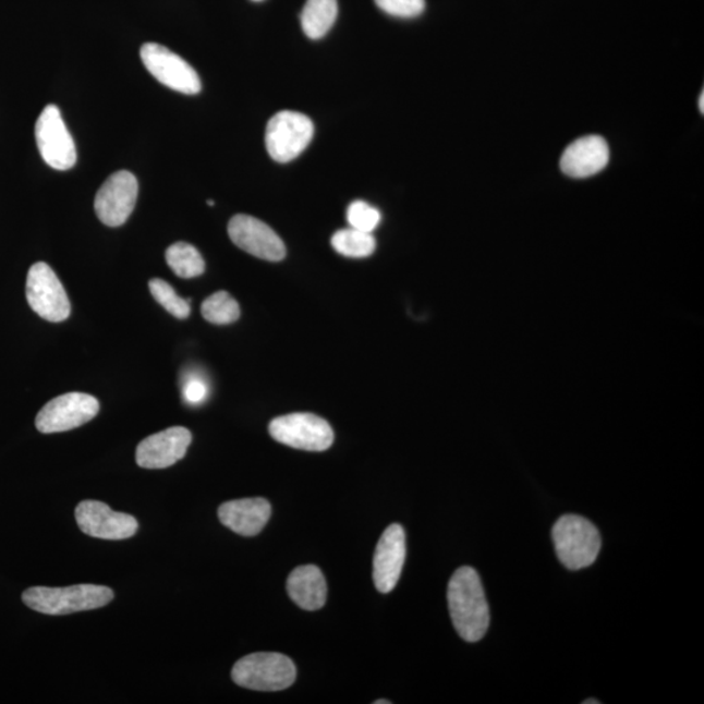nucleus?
Returning <instances> with one entry per match:
<instances>
[{
	"instance_id": "nucleus-1",
	"label": "nucleus",
	"mask_w": 704,
	"mask_h": 704,
	"mask_svg": "<svg viewBox=\"0 0 704 704\" xmlns=\"http://www.w3.org/2000/svg\"><path fill=\"white\" fill-rule=\"evenodd\" d=\"M451 621L462 640L481 641L489 627V607L477 571L463 567L456 571L448 586Z\"/></svg>"
},
{
	"instance_id": "nucleus-2",
	"label": "nucleus",
	"mask_w": 704,
	"mask_h": 704,
	"mask_svg": "<svg viewBox=\"0 0 704 704\" xmlns=\"http://www.w3.org/2000/svg\"><path fill=\"white\" fill-rule=\"evenodd\" d=\"M114 599L112 590L98 584H76L71 587H32L23 594V602L36 612L63 616L108 606Z\"/></svg>"
},
{
	"instance_id": "nucleus-3",
	"label": "nucleus",
	"mask_w": 704,
	"mask_h": 704,
	"mask_svg": "<svg viewBox=\"0 0 704 704\" xmlns=\"http://www.w3.org/2000/svg\"><path fill=\"white\" fill-rule=\"evenodd\" d=\"M553 539L559 560L569 570L591 567L602 548L599 531L586 518L575 514L562 515L555 523Z\"/></svg>"
},
{
	"instance_id": "nucleus-4",
	"label": "nucleus",
	"mask_w": 704,
	"mask_h": 704,
	"mask_svg": "<svg viewBox=\"0 0 704 704\" xmlns=\"http://www.w3.org/2000/svg\"><path fill=\"white\" fill-rule=\"evenodd\" d=\"M236 685L256 692H280L295 682L296 668L290 657L277 653H257L242 657L231 672Z\"/></svg>"
},
{
	"instance_id": "nucleus-5",
	"label": "nucleus",
	"mask_w": 704,
	"mask_h": 704,
	"mask_svg": "<svg viewBox=\"0 0 704 704\" xmlns=\"http://www.w3.org/2000/svg\"><path fill=\"white\" fill-rule=\"evenodd\" d=\"M314 123L302 112L284 110L270 119L265 145L277 162L288 163L302 155L314 137Z\"/></svg>"
},
{
	"instance_id": "nucleus-6",
	"label": "nucleus",
	"mask_w": 704,
	"mask_h": 704,
	"mask_svg": "<svg viewBox=\"0 0 704 704\" xmlns=\"http://www.w3.org/2000/svg\"><path fill=\"white\" fill-rule=\"evenodd\" d=\"M269 434L276 441L290 448L324 451L335 442V432L323 417L295 413L276 417L269 424Z\"/></svg>"
},
{
	"instance_id": "nucleus-7",
	"label": "nucleus",
	"mask_w": 704,
	"mask_h": 704,
	"mask_svg": "<svg viewBox=\"0 0 704 704\" xmlns=\"http://www.w3.org/2000/svg\"><path fill=\"white\" fill-rule=\"evenodd\" d=\"M26 301L39 317L50 323H62L71 315L68 292L48 264L37 263L26 278Z\"/></svg>"
},
{
	"instance_id": "nucleus-8",
	"label": "nucleus",
	"mask_w": 704,
	"mask_h": 704,
	"mask_svg": "<svg viewBox=\"0 0 704 704\" xmlns=\"http://www.w3.org/2000/svg\"><path fill=\"white\" fill-rule=\"evenodd\" d=\"M36 141L44 161L50 168L65 171L75 166L77 151L75 142L65 128L61 110L48 105L36 123Z\"/></svg>"
},
{
	"instance_id": "nucleus-9",
	"label": "nucleus",
	"mask_w": 704,
	"mask_h": 704,
	"mask_svg": "<svg viewBox=\"0 0 704 704\" xmlns=\"http://www.w3.org/2000/svg\"><path fill=\"white\" fill-rule=\"evenodd\" d=\"M142 61L159 83L183 95H197L202 90V80L197 72L168 48L158 44H145L141 50Z\"/></svg>"
},
{
	"instance_id": "nucleus-10",
	"label": "nucleus",
	"mask_w": 704,
	"mask_h": 704,
	"mask_svg": "<svg viewBox=\"0 0 704 704\" xmlns=\"http://www.w3.org/2000/svg\"><path fill=\"white\" fill-rule=\"evenodd\" d=\"M98 411L99 402L90 395H62L46 403L39 411L36 427L41 434H59L82 427L96 417Z\"/></svg>"
},
{
	"instance_id": "nucleus-11",
	"label": "nucleus",
	"mask_w": 704,
	"mask_h": 704,
	"mask_svg": "<svg viewBox=\"0 0 704 704\" xmlns=\"http://www.w3.org/2000/svg\"><path fill=\"white\" fill-rule=\"evenodd\" d=\"M138 195L137 179L130 171H117L97 192L95 209L99 221L110 228L128 222Z\"/></svg>"
},
{
	"instance_id": "nucleus-12",
	"label": "nucleus",
	"mask_w": 704,
	"mask_h": 704,
	"mask_svg": "<svg viewBox=\"0 0 704 704\" xmlns=\"http://www.w3.org/2000/svg\"><path fill=\"white\" fill-rule=\"evenodd\" d=\"M229 235L236 247L247 254L271 263L286 257V245L267 223L252 216L238 215L229 222Z\"/></svg>"
},
{
	"instance_id": "nucleus-13",
	"label": "nucleus",
	"mask_w": 704,
	"mask_h": 704,
	"mask_svg": "<svg viewBox=\"0 0 704 704\" xmlns=\"http://www.w3.org/2000/svg\"><path fill=\"white\" fill-rule=\"evenodd\" d=\"M76 522L83 533L97 539L124 541L137 533L135 517L119 513L101 501L86 500L77 505Z\"/></svg>"
},
{
	"instance_id": "nucleus-14",
	"label": "nucleus",
	"mask_w": 704,
	"mask_h": 704,
	"mask_svg": "<svg viewBox=\"0 0 704 704\" xmlns=\"http://www.w3.org/2000/svg\"><path fill=\"white\" fill-rule=\"evenodd\" d=\"M406 560V534L401 524H391L378 541L374 557V582L381 594H389L400 581Z\"/></svg>"
},
{
	"instance_id": "nucleus-15",
	"label": "nucleus",
	"mask_w": 704,
	"mask_h": 704,
	"mask_svg": "<svg viewBox=\"0 0 704 704\" xmlns=\"http://www.w3.org/2000/svg\"><path fill=\"white\" fill-rule=\"evenodd\" d=\"M191 441V432L184 427L158 432L138 444L136 462L143 469H168L182 460L187 453Z\"/></svg>"
},
{
	"instance_id": "nucleus-16",
	"label": "nucleus",
	"mask_w": 704,
	"mask_h": 704,
	"mask_svg": "<svg viewBox=\"0 0 704 704\" xmlns=\"http://www.w3.org/2000/svg\"><path fill=\"white\" fill-rule=\"evenodd\" d=\"M608 162L607 142L600 136H586L578 138L565 149L560 166L565 175L584 179L599 174Z\"/></svg>"
},
{
	"instance_id": "nucleus-17",
	"label": "nucleus",
	"mask_w": 704,
	"mask_h": 704,
	"mask_svg": "<svg viewBox=\"0 0 704 704\" xmlns=\"http://www.w3.org/2000/svg\"><path fill=\"white\" fill-rule=\"evenodd\" d=\"M271 507L265 498H243L224 502L218 509L219 521L223 526L242 536L262 533L270 520Z\"/></svg>"
},
{
	"instance_id": "nucleus-18",
	"label": "nucleus",
	"mask_w": 704,
	"mask_h": 704,
	"mask_svg": "<svg viewBox=\"0 0 704 704\" xmlns=\"http://www.w3.org/2000/svg\"><path fill=\"white\" fill-rule=\"evenodd\" d=\"M291 600L305 610L321 609L327 602V581L315 565L299 567L288 578Z\"/></svg>"
},
{
	"instance_id": "nucleus-19",
	"label": "nucleus",
	"mask_w": 704,
	"mask_h": 704,
	"mask_svg": "<svg viewBox=\"0 0 704 704\" xmlns=\"http://www.w3.org/2000/svg\"><path fill=\"white\" fill-rule=\"evenodd\" d=\"M338 15L337 0H307L301 13L305 36L320 39L335 25Z\"/></svg>"
},
{
	"instance_id": "nucleus-20",
	"label": "nucleus",
	"mask_w": 704,
	"mask_h": 704,
	"mask_svg": "<svg viewBox=\"0 0 704 704\" xmlns=\"http://www.w3.org/2000/svg\"><path fill=\"white\" fill-rule=\"evenodd\" d=\"M166 262L178 277L190 280L204 275L205 262L194 245L179 242L170 245L166 251Z\"/></svg>"
},
{
	"instance_id": "nucleus-21",
	"label": "nucleus",
	"mask_w": 704,
	"mask_h": 704,
	"mask_svg": "<svg viewBox=\"0 0 704 704\" xmlns=\"http://www.w3.org/2000/svg\"><path fill=\"white\" fill-rule=\"evenodd\" d=\"M331 247L338 254L351 258H364L374 254L376 250V239L369 232H363L355 229H344L337 231L331 236Z\"/></svg>"
},
{
	"instance_id": "nucleus-22",
	"label": "nucleus",
	"mask_w": 704,
	"mask_h": 704,
	"mask_svg": "<svg viewBox=\"0 0 704 704\" xmlns=\"http://www.w3.org/2000/svg\"><path fill=\"white\" fill-rule=\"evenodd\" d=\"M202 315L205 320L215 325H229L241 317V307L229 292L218 291L205 299L202 305Z\"/></svg>"
},
{
	"instance_id": "nucleus-23",
	"label": "nucleus",
	"mask_w": 704,
	"mask_h": 704,
	"mask_svg": "<svg viewBox=\"0 0 704 704\" xmlns=\"http://www.w3.org/2000/svg\"><path fill=\"white\" fill-rule=\"evenodd\" d=\"M149 290L158 304L169 312L170 315L185 320L191 315V301L179 296L172 286L159 278L149 281Z\"/></svg>"
},
{
	"instance_id": "nucleus-24",
	"label": "nucleus",
	"mask_w": 704,
	"mask_h": 704,
	"mask_svg": "<svg viewBox=\"0 0 704 704\" xmlns=\"http://www.w3.org/2000/svg\"><path fill=\"white\" fill-rule=\"evenodd\" d=\"M348 221L352 229L372 234L381 222V213L368 203L357 201L350 204Z\"/></svg>"
},
{
	"instance_id": "nucleus-25",
	"label": "nucleus",
	"mask_w": 704,
	"mask_h": 704,
	"mask_svg": "<svg viewBox=\"0 0 704 704\" xmlns=\"http://www.w3.org/2000/svg\"><path fill=\"white\" fill-rule=\"evenodd\" d=\"M378 9L388 15L413 19L421 16L425 10V0H375Z\"/></svg>"
},
{
	"instance_id": "nucleus-26",
	"label": "nucleus",
	"mask_w": 704,
	"mask_h": 704,
	"mask_svg": "<svg viewBox=\"0 0 704 704\" xmlns=\"http://www.w3.org/2000/svg\"><path fill=\"white\" fill-rule=\"evenodd\" d=\"M209 387L207 381L201 376H190L183 385L184 401L190 404H202L207 400Z\"/></svg>"
},
{
	"instance_id": "nucleus-27",
	"label": "nucleus",
	"mask_w": 704,
	"mask_h": 704,
	"mask_svg": "<svg viewBox=\"0 0 704 704\" xmlns=\"http://www.w3.org/2000/svg\"><path fill=\"white\" fill-rule=\"evenodd\" d=\"M699 105H700L701 114H704V92L701 93Z\"/></svg>"
},
{
	"instance_id": "nucleus-28",
	"label": "nucleus",
	"mask_w": 704,
	"mask_h": 704,
	"mask_svg": "<svg viewBox=\"0 0 704 704\" xmlns=\"http://www.w3.org/2000/svg\"><path fill=\"white\" fill-rule=\"evenodd\" d=\"M583 703H584V704H590V703H591V704H594V703H595V704H599L600 702H599V701H596V700H591V701H584Z\"/></svg>"
},
{
	"instance_id": "nucleus-29",
	"label": "nucleus",
	"mask_w": 704,
	"mask_h": 704,
	"mask_svg": "<svg viewBox=\"0 0 704 704\" xmlns=\"http://www.w3.org/2000/svg\"><path fill=\"white\" fill-rule=\"evenodd\" d=\"M375 703H376V704H383V703H384V704H389L390 702H389V701H376Z\"/></svg>"
},
{
	"instance_id": "nucleus-30",
	"label": "nucleus",
	"mask_w": 704,
	"mask_h": 704,
	"mask_svg": "<svg viewBox=\"0 0 704 704\" xmlns=\"http://www.w3.org/2000/svg\"><path fill=\"white\" fill-rule=\"evenodd\" d=\"M208 204L210 205V207H213V205H215V202L209 201Z\"/></svg>"
},
{
	"instance_id": "nucleus-31",
	"label": "nucleus",
	"mask_w": 704,
	"mask_h": 704,
	"mask_svg": "<svg viewBox=\"0 0 704 704\" xmlns=\"http://www.w3.org/2000/svg\"><path fill=\"white\" fill-rule=\"evenodd\" d=\"M254 2H263V0H254Z\"/></svg>"
}]
</instances>
